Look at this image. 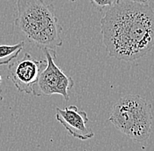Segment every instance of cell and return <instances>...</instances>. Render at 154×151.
<instances>
[{
	"label": "cell",
	"mask_w": 154,
	"mask_h": 151,
	"mask_svg": "<svg viewBox=\"0 0 154 151\" xmlns=\"http://www.w3.org/2000/svg\"><path fill=\"white\" fill-rule=\"evenodd\" d=\"M100 23L109 56L133 61L154 47V11L149 4L117 0Z\"/></svg>",
	"instance_id": "cell-1"
},
{
	"label": "cell",
	"mask_w": 154,
	"mask_h": 151,
	"mask_svg": "<svg viewBox=\"0 0 154 151\" xmlns=\"http://www.w3.org/2000/svg\"><path fill=\"white\" fill-rule=\"evenodd\" d=\"M13 27L16 38L41 50L63 45L55 8L45 0H17Z\"/></svg>",
	"instance_id": "cell-2"
},
{
	"label": "cell",
	"mask_w": 154,
	"mask_h": 151,
	"mask_svg": "<svg viewBox=\"0 0 154 151\" xmlns=\"http://www.w3.org/2000/svg\"><path fill=\"white\" fill-rule=\"evenodd\" d=\"M152 105L137 95L121 98L113 107L109 121L137 143L145 144L152 131Z\"/></svg>",
	"instance_id": "cell-3"
},
{
	"label": "cell",
	"mask_w": 154,
	"mask_h": 151,
	"mask_svg": "<svg viewBox=\"0 0 154 151\" xmlns=\"http://www.w3.org/2000/svg\"><path fill=\"white\" fill-rule=\"evenodd\" d=\"M46 57V67L41 71L38 80L34 86L35 96L61 95L66 101H69V91L74 87L75 81L72 77L67 76L55 64L56 51L54 49H44Z\"/></svg>",
	"instance_id": "cell-4"
},
{
	"label": "cell",
	"mask_w": 154,
	"mask_h": 151,
	"mask_svg": "<svg viewBox=\"0 0 154 151\" xmlns=\"http://www.w3.org/2000/svg\"><path fill=\"white\" fill-rule=\"evenodd\" d=\"M46 64V60L36 59L30 53H26L20 59L10 64L7 79L13 83L19 92L32 95L34 86Z\"/></svg>",
	"instance_id": "cell-5"
},
{
	"label": "cell",
	"mask_w": 154,
	"mask_h": 151,
	"mask_svg": "<svg viewBox=\"0 0 154 151\" xmlns=\"http://www.w3.org/2000/svg\"><path fill=\"white\" fill-rule=\"evenodd\" d=\"M56 120L60 123L73 137L86 141L95 136L94 132L87 127L88 114L80 110L76 106L71 105L65 108H56Z\"/></svg>",
	"instance_id": "cell-6"
},
{
	"label": "cell",
	"mask_w": 154,
	"mask_h": 151,
	"mask_svg": "<svg viewBox=\"0 0 154 151\" xmlns=\"http://www.w3.org/2000/svg\"><path fill=\"white\" fill-rule=\"evenodd\" d=\"M25 47L24 41H19L17 44L1 45L0 46V66L8 65L10 62L19 56Z\"/></svg>",
	"instance_id": "cell-7"
},
{
	"label": "cell",
	"mask_w": 154,
	"mask_h": 151,
	"mask_svg": "<svg viewBox=\"0 0 154 151\" xmlns=\"http://www.w3.org/2000/svg\"><path fill=\"white\" fill-rule=\"evenodd\" d=\"M117 0H90L91 4L99 10H103L106 7H111L116 3Z\"/></svg>",
	"instance_id": "cell-8"
},
{
	"label": "cell",
	"mask_w": 154,
	"mask_h": 151,
	"mask_svg": "<svg viewBox=\"0 0 154 151\" xmlns=\"http://www.w3.org/2000/svg\"><path fill=\"white\" fill-rule=\"evenodd\" d=\"M134 1L140 2V3H144V4H149V2H150L151 0H134Z\"/></svg>",
	"instance_id": "cell-9"
},
{
	"label": "cell",
	"mask_w": 154,
	"mask_h": 151,
	"mask_svg": "<svg viewBox=\"0 0 154 151\" xmlns=\"http://www.w3.org/2000/svg\"><path fill=\"white\" fill-rule=\"evenodd\" d=\"M2 100H3V96L1 95V89H0V101H1Z\"/></svg>",
	"instance_id": "cell-10"
},
{
	"label": "cell",
	"mask_w": 154,
	"mask_h": 151,
	"mask_svg": "<svg viewBox=\"0 0 154 151\" xmlns=\"http://www.w3.org/2000/svg\"><path fill=\"white\" fill-rule=\"evenodd\" d=\"M69 1H71V2H75L77 0H69Z\"/></svg>",
	"instance_id": "cell-11"
},
{
	"label": "cell",
	"mask_w": 154,
	"mask_h": 151,
	"mask_svg": "<svg viewBox=\"0 0 154 151\" xmlns=\"http://www.w3.org/2000/svg\"><path fill=\"white\" fill-rule=\"evenodd\" d=\"M1 80H2V77H1V75H0V83H1Z\"/></svg>",
	"instance_id": "cell-12"
}]
</instances>
